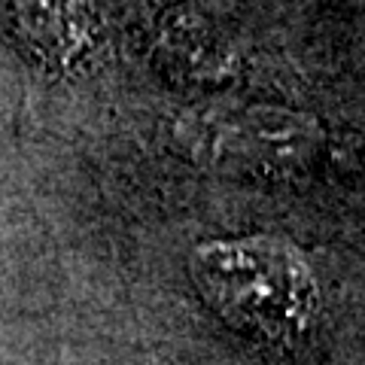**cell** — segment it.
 <instances>
[{
	"mask_svg": "<svg viewBox=\"0 0 365 365\" xmlns=\"http://www.w3.org/2000/svg\"><path fill=\"white\" fill-rule=\"evenodd\" d=\"M189 271L204 304L241 335L287 344L314 319V274L299 250L280 237L201 244L189 259Z\"/></svg>",
	"mask_w": 365,
	"mask_h": 365,
	"instance_id": "obj_1",
	"label": "cell"
}]
</instances>
